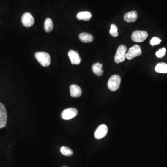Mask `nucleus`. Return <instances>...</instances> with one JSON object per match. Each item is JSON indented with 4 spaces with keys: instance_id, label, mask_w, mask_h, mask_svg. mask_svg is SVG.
<instances>
[{
    "instance_id": "nucleus-1",
    "label": "nucleus",
    "mask_w": 167,
    "mask_h": 167,
    "mask_svg": "<svg viewBox=\"0 0 167 167\" xmlns=\"http://www.w3.org/2000/svg\"><path fill=\"white\" fill-rule=\"evenodd\" d=\"M35 57L43 67H47L51 64V57L48 53L40 52L35 53Z\"/></svg>"
},
{
    "instance_id": "nucleus-2",
    "label": "nucleus",
    "mask_w": 167,
    "mask_h": 167,
    "mask_svg": "<svg viewBox=\"0 0 167 167\" xmlns=\"http://www.w3.org/2000/svg\"><path fill=\"white\" fill-rule=\"evenodd\" d=\"M127 49L125 45H120L118 48L114 57V61L116 63H120L125 61L126 59Z\"/></svg>"
},
{
    "instance_id": "nucleus-3",
    "label": "nucleus",
    "mask_w": 167,
    "mask_h": 167,
    "mask_svg": "<svg viewBox=\"0 0 167 167\" xmlns=\"http://www.w3.org/2000/svg\"><path fill=\"white\" fill-rule=\"evenodd\" d=\"M121 79L120 77L118 75H114L110 78L108 82V87L111 91H116L119 88L120 85Z\"/></svg>"
},
{
    "instance_id": "nucleus-4",
    "label": "nucleus",
    "mask_w": 167,
    "mask_h": 167,
    "mask_svg": "<svg viewBox=\"0 0 167 167\" xmlns=\"http://www.w3.org/2000/svg\"><path fill=\"white\" fill-rule=\"evenodd\" d=\"M142 52L139 45H136L129 49L126 55V58L128 60H131L134 58L140 56L142 54Z\"/></svg>"
},
{
    "instance_id": "nucleus-5",
    "label": "nucleus",
    "mask_w": 167,
    "mask_h": 167,
    "mask_svg": "<svg viewBox=\"0 0 167 167\" xmlns=\"http://www.w3.org/2000/svg\"><path fill=\"white\" fill-rule=\"evenodd\" d=\"M78 113L77 109L75 108H69L65 109L61 113L62 119L66 120L71 119L77 115Z\"/></svg>"
},
{
    "instance_id": "nucleus-6",
    "label": "nucleus",
    "mask_w": 167,
    "mask_h": 167,
    "mask_svg": "<svg viewBox=\"0 0 167 167\" xmlns=\"http://www.w3.org/2000/svg\"><path fill=\"white\" fill-rule=\"evenodd\" d=\"M148 36V33L146 31L138 30L132 33L131 39L136 42H142L147 38Z\"/></svg>"
},
{
    "instance_id": "nucleus-7",
    "label": "nucleus",
    "mask_w": 167,
    "mask_h": 167,
    "mask_svg": "<svg viewBox=\"0 0 167 167\" xmlns=\"http://www.w3.org/2000/svg\"><path fill=\"white\" fill-rule=\"evenodd\" d=\"M22 24L26 27H31L34 23V19L32 14L29 13H25L21 17Z\"/></svg>"
},
{
    "instance_id": "nucleus-8",
    "label": "nucleus",
    "mask_w": 167,
    "mask_h": 167,
    "mask_svg": "<svg viewBox=\"0 0 167 167\" xmlns=\"http://www.w3.org/2000/svg\"><path fill=\"white\" fill-rule=\"evenodd\" d=\"M108 132V127L105 125L102 124L98 126L96 130L94 136L97 139H101L106 136Z\"/></svg>"
},
{
    "instance_id": "nucleus-9",
    "label": "nucleus",
    "mask_w": 167,
    "mask_h": 167,
    "mask_svg": "<svg viewBox=\"0 0 167 167\" xmlns=\"http://www.w3.org/2000/svg\"><path fill=\"white\" fill-rule=\"evenodd\" d=\"M7 122V113L3 104L0 102V129L4 128Z\"/></svg>"
},
{
    "instance_id": "nucleus-10",
    "label": "nucleus",
    "mask_w": 167,
    "mask_h": 167,
    "mask_svg": "<svg viewBox=\"0 0 167 167\" xmlns=\"http://www.w3.org/2000/svg\"><path fill=\"white\" fill-rule=\"evenodd\" d=\"M71 63L73 64H79L81 62L82 59L79 56L77 51L71 50L68 53Z\"/></svg>"
},
{
    "instance_id": "nucleus-11",
    "label": "nucleus",
    "mask_w": 167,
    "mask_h": 167,
    "mask_svg": "<svg viewBox=\"0 0 167 167\" xmlns=\"http://www.w3.org/2000/svg\"><path fill=\"white\" fill-rule=\"evenodd\" d=\"M70 94L73 97H78L82 95L81 89L79 86L76 85H72L70 87Z\"/></svg>"
},
{
    "instance_id": "nucleus-12",
    "label": "nucleus",
    "mask_w": 167,
    "mask_h": 167,
    "mask_svg": "<svg viewBox=\"0 0 167 167\" xmlns=\"http://www.w3.org/2000/svg\"><path fill=\"white\" fill-rule=\"evenodd\" d=\"M138 13L135 11H132L125 14L124 20L127 22H133L138 19Z\"/></svg>"
},
{
    "instance_id": "nucleus-13",
    "label": "nucleus",
    "mask_w": 167,
    "mask_h": 167,
    "mask_svg": "<svg viewBox=\"0 0 167 167\" xmlns=\"http://www.w3.org/2000/svg\"><path fill=\"white\" fill-rule=\"evenodd\" d=\"M103 65L100 63H96L92 66V70L93 73L97 76H101L103 75L104 71L102 69Z\"/></svg>"
},
{
    "instance_id": "nucleus-14",
    "label": "nucleus",
    "mask_w": 167,
    "mask_h": 167,
    "mask_svg": "<svg viewBox=\"0 0 167 167\" xmlns=\"http://www.w3.org/2000/svg\"><path fill=\"white\" fill-rule=\"evenodd\" d=\"M79 39L81 41L84 43L92 42L93 40V36L86 33H82L80 34Z\"/></svg>"
},
{
    "instance_id": "nucleus-15",
    "label": "nucleus",
    "mask_w": 167,
    "mask_h": 167,
    "mask_svg": "<svg viewBox=\"0 0 167 167\" xmlns=\"http://www.w3.org/2000/svg\"><path fill=\"white\" fill-rule=\"evenodd\" d=\"M92 17V15L88 11H83L78 13L77 15V18L79 20H84L88 21L91 19Z\"/></svg>"
},
{
    "instance_id": "nucleus-16",
    "label": "nucleus",
    "mask_w": 167,
    "mask_h": 167,
    "mask_svg": "<svg viewBox=\"0 0 167 167\" xmlns=\"http://www.w3.org/2000/svg\"><path fill=\"white\" fill-rule=\"evenodd\" d=\"M155 71L158 73H167V64L165 63L158 64L155 67Z\"/></svg>"
},
{
    "instance_id": "nucleus-17",
    "label": "nucleus",
    "mask_w": 167,
    "mask_h": 167,
    "mask_svg": "<svg viewBox=\"0 0 167 167\" xmlns=\"http://www.w3.org/2000/svg\"><path fill=\"white\" fill-rule=\"evenodd\" d=\"M53 28V21L50 18H47L45 21L44 29L47 33H50Z\"/></svg>"
},
{
    "instance_id": "nucleus-18",
    "label": "nucleus",
    "mask_w": 167,
    "mask_h": 167,
    "mask_svg": "<svg viewBox=\"0 0 167 167\" xmlns=\"http://www.w3.org/2000/svg\"><path fill=\"white\" fill-rule=\"evenodd\" d=\"M61 153L67 157H71L73 155V151L71 148L67 146H62L60 149Z\"/></svg>"
},
{
    "instance_id": "nucleus-19",
    "label": "nucleus",
    "mask_w": 167,
    "mask_h": 167,
    "mask_svg": "<svg viewBox=\"0 0 167 167\" xmlns=\"http://www.w3.org/2000/svg\"><path fill=\"white\" fill-rule=\"evenodd\" d=\"M118 29L117 26L115 24H111L110 29V34L111 36L114 37H116L119 35Z\"/></svg>"
},
{
    "instance_id": "nucleus-20",
    "label": "nucleus",
    "mask_w": 167,
    "mask_h": 167,
    "mask_svg": "<svg viewBox=\"0 0 167 167\" xmlns=\"http://www.w3.org/2000/svg\"><path fill=\"white\" fill-rule=\"evenodd\" d=\"M166 52V49L163 48L162 49H159L158 51H157L155 54H156L157 57L160 58L163 57L165 55Z\"/></svg>"
},
{
    "instance_id": "nucleus-21",
    "label": "nucleus",
    "mask_w": 167,
    "mask_h": 167,
    "mask_svg": "<svg viewBox=\"0 0 167 167\" xmlns=\"http://www.w3.org/2000/svg\"><path fill=\"white\" fill-rule=\"evenodd\" d=\"M161 42V40L158 38L157 37H153V38L151 39L150 41V44L151 45L154 46L155 45L160 44Z\"/></svg>"
},
{
    "instance_id": "nucleus-22",
    "label": "nucleus",
    "mask_w": 167,
    "mask_h": 167,
    "mask_svg": "<svg viewBox=\"0 0 167 167\" xmlns=\"http://www.w3.org/2000/svg\"><path fill=\"white\" fill-rule=\"evenodd\" d=\"M67 167V166H64V167Z\"/></svg>"
}]
</instances>
